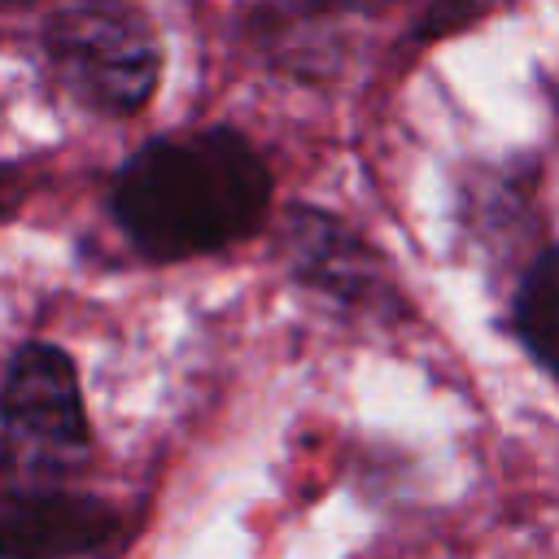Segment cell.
I'll return each mask as SVG.
<instances>
[{
    "mask_svg": "<svg viewBox=\"0 0 559 559\" xmlns=\"http://www.w3.org/2000/svg\"><path fill=\"white\" fill-rule=\"evenodd\" d=\"M0 210H4V175H0Z\"/></svg>",
    "mask_w": 559,
    "mask_h": 559,
    "instance_id": "cell-8",
    "label": "cell"
},
{
    "mask_svg": "<svg viewBox=\"0 0 559 559\" xmlns=\"http://www.w3.org/2000/svg\"><path fill=\"white\" fill-rule=\"evenodd\" d=\"M44 48L61 83L100 114H135L157 83V44L127 0H57Z\"/></svg>",
    "mask_w": 559,
    "mask_h": 559,
    "instance_id": "cell-2",
    "label": "cell"
},
{
    "mask_svg": "<svg viewBox=\"0 0 559 559\" xmlns=\"http://www.w3.org/2000/svg\"><path fill=\"white\" fill-rule=\"evenodd\" d=\"M293 266L306 284L328 288L336 297H367L380 288V271L376 258L332 218L297 210L293 214Z\"/></svg>",
    "mask_w": 559,
    "mask_h": 559,
    "instance_id": "cell-5",
    "label": "cell"
},
{
    "mask_svg": "<svg viewBox=\"0 0 559 559\" xmlns=\"http://www.w3.org/2000/svg\"><path fill=\"white\" fill-rule=\"evenodd\" d=\"M0 424L9 450L26 463H44L48 454H66L83 445V397L74 362L57 345H26L0 389Z\"/></svg>",
    "mask_w": 559,
    "mask_h": 559,
    "instance_id": "cell-3",
    "label": "cell"
},
{
    "mask_svg": "<svg viewBox=\"0 0 559 559\" xmlns=\"http://www.w3.org/2000/svg\"><path fill=\"white\" fill-rule=\"evenodd\" d=\"M271 175L253 144L227 127L144 144L114 183V214L157 262L223 249L258 227Z\"/></svg>",
    "mask_w": 559,
    "mask_h": 559,
    "instance_id": "cell-1",
    "label": "cell"
},
{
    "mask_svg": "<svg viewBox=\"0 0 559 559\" xmlns=\"http://www.w3.org/2000/svg\"><path fill=\"white\" fill-rule=\"evenodd\" d=\"M114 533V511L83 493L13 489L0 498V559H79Z\"/></svg>",
    "mask_w": 559,
    "mask_h": 559,
    "instance_id": "cell-4",
    "label": "cell"
},
{
    "mask_svg": "<svg viewBox=\"0 0 559 559\" xmlns=\"http://www.w3.org/2000/svg\"><path fill=\"white\" fill-rule=\"evenodd\" d=\"M323 4H376V0H323Z\"/></svg>",
    "mask_w": 559,
    "mask_h": 559,
    "instance_id": "cell-7",
    "label": "cell"
},
{
    "mask_svg": "<svg viewBox=\"0 0 559 559\" xmlns=\"http://www.w3.org/2000/svg\"><path fill=\"white\" fill-rule=\"evenodd\" d=\"M515 332L528 354L559 380V249L542 253L515 297Z\"/></svg>",
    "mask_w": 559,
    "mask_h": 559,
    "instance_id": "cell-6",
    "label": "cell"
}]
</instances>
